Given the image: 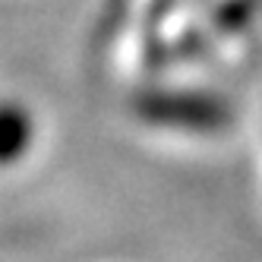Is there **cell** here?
<instances>
[{"instance_id": "cell-1", "label": "cell", "mask_w": 262, "mask_h": 262, "mask_svg": "<svg viewBox=\"0 0 262 262\" xmlns=\"http://www.w3.org/2000/svg\"><path fill=\"white\" fill-rule=\"evenodd\" d=\"M129 107L145 126L190 136H215L234 123L231 104L199 89H145L133 95Z\"/></svg>"}, {"instance_id": "cell-2", "label": "cell", "mask_w": 262, "mask_h": 262, "mask_svg": "<svg viewBox=\"0 0 262 262\" xmlns=\"http://www.w3.org/2000/svg\"><path fill=\"white\" fill-rule=\"evenodd\" d=\"M35 142V120L19 101H0V167H10L29 155Z\"/></svg>"}]
</instances>
